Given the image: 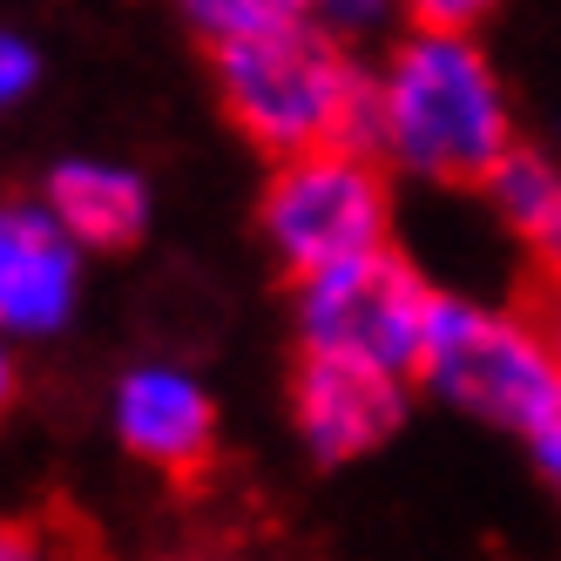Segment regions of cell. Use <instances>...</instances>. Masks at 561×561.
I'll return each instance as SVG.
<instances>
[{
	"mask_svg": "<svg viewBox=\"0 0 561 561\" xmlns=\"http://www.w3.org/2000/svg\"><path fill=\"white\" fill-rule=\"evenodd\" d=\"M358 142L426 190H480L520 142L514 95L473 27L407 21L366 61V123Z\"/></svg>",
	"mask_w": 561,
	"mask_h": 561,
	"instance_id": "6da1fadb",
	"label": "cell"
},
{
	"mask_svg": "<svg viewBox=\"0 0 561 561\" xmlns=\"http://www.w3.org/2000/svg\"><path fill=\"white\" fill-rule=\"evenodd\" d=\"M210 75H217V108L257 156L345 142L366 123V61L318 21L210 48Z\"/></svg>",
	"mask_w": 561,
	"mask_h": 561,
	"instance_id": "7a4b0ae2",
	"label": "cell"
},
{
	"mask_svg": "<svg viewBox=\"0 0 561 561\" xmlns=\"http://www.w3.org/2000/svg\"><path fill=\"white\" fill-rule=\"evenodd\" d=\"M413 386H426L439 407L467 413L473 426L528 439L535 420L561 399V345L535 311L473 291H433Z\"/></svg>",
	"mask_w": 561,
	"mask_h": 561,
	"instance_id": "3957f363",
	"label": "cell"
},
{
	"mask_svg": "<svg viewBox=\"0 0 561 561\" xmlns=\"http://www.w3.org/2000/svg\"><path fill=\"white\" fill-rule=\"evenodd\" d=\"M257 237L285 277L366 257L392 244V170L358 136L318 142L298 156H271L257 190Z\"/></svg>",
	"mask_w": 561,
	"mask_h": 561,
	"instance_id": "277c9868",
	"label": "cell"
},
{
	"mask_svg": "<svg viewBox=\"0 0 561 561\" xmlns=\"http://www.w3.org/2000/svg\"><path fill=\"white\" fill-rule=\"evenodd\" d=\"M426 318H433V285L392 244L291 277V339L298 352L318 358H352V366L413 379Z\"/></svg>",
	"mask_w": 561,
	"mask_h": 561,
	"instance_id": "5b68a950",
	"label": "cell"
},
{
	"mask_svg": "<svg viewBox=\"0 0 561 561\" xmlns=\"http://www.w3.org/2000/svg\"><path fill=\"white\" fill-rule=\"evenodd\" d=\"M108 433L136 467L163 473V480H196L217 460L224 439V413L210 379L183 366V358H129L108 386Z\"/></svg>",
	"mask_w": 561,
	"mask_h": 561,
	"instance_id": "8992f818",
	"label": "cell"
},
{
	"mask_svg": "<svg viewBox=\"0 0 561 561\" xmlns=\"http://www.w3.org/2000/svg\"><path fill=\"white\" fill-rule=\"evenodd\" d=\"M89 251L48 210V196H0V325L21 345H48L82 318Z\"/></svg>",
	"mask_w": 561,
	"mask_h": 561,
	"instance_id": "52a82bcc",
	"label": "cell"
},
{
	"mask_svg": "<svg viewBox=\"0 0 561 561\" xmlns=\"http://www.w3.org/2000/svg\"><path fill=\"white\" fill-rule=\"evenodd\" d=\"M407 392H413V379H399V373L298 352V373H291V433H298V447L318 467H352V460L379 454L386 439L407 426Z\"/></svg>",
	"mask_w": 561,
	"mask_h": 561,
	"instance_id": "ba28073f",
	"label": "cell"
},
{
	"mask_svg": "<svg viewBox=\"0 0 561 561\" xmlns=\"http://www.w3.org/2000/svg\"><path fill=\"white\" fill-rule=\"evenodd\" d=\"M48 210L75 230V244L89 257H123L136 251L149 224H156V190L136 163H115V156H61L42 176Z\"/></svg>",
	"mask_w": 561,
	"mask_h": 561,
	"instance_id": "9c48e42d",
	"label": "cell"
},
{
	"mask_svg": "<svg viewBox=\"0 0 561 561\" xmlns=\"http://www.w3.org/2000/svg\"><path fill=\"white\" fill-rule=\"evenodd\" d=\"M480 196H488V217L528 257H541V264L561 257V163H554L548 149L514 142L494 163V176L480 183Z\"/></svg>",
	"mask_w": 561,
	"mask_h": 561,
	"instance_id": "30bf717a",
	"label": "cell"
},
{
	"mask_svg": "<svg viewBox=\"0 0 561 561\" xmlns=\"http://www.w3.org/2000/svg\"><path fill=\"white\" fill-rule=\"evenodd\" d=\"M176 14L204 48H230V42H251V34L311 21V0H176Z\"/></svg>",
	"mask_w": 561,
	"mask_h": 561,
	"instance_id": "8fae6325",
	"label": "cell"
},
{
	"mask_svg": "<svg viewBox=\"0 0 561 561\" xmlns=\"http://www.w3.org/2000/svg\"><path fill=\"white\" fill-rule=\"evenodd\" d=\"M311 21L325 27V34H339L345 48H358V55H379L399 27H407V0H311Z\"/></svg>",
	"mask_w": 561,
	"mask_h": 561,
	"instance_id": "7c38bea8",
	"label": "cell"
},
{
	"mask_svg": "<svg viewBox=\"0 0 561 561\" xmlns=\"http://www.w3.org/2000/svg\"><path fill=\"white\" fill-rule=\"evenodd\" d=\"M42 89V48L21 27H0V115H14Z\"/></svg>",
	"mask_w": 561,
	"mask_h": 561,
	"instance_id": "4fadbf2b",
	"label": "cell"
},
{
	"mask_svg": "<svg viewBox=\"0 0 561 561\" xmlns=\"http://www.w3.org/2000/svg\"><path fill=\"white\" fill-rule=\"evenodd\" d=\"M520 447H528V460H535V473H541V488L561 501V399L535 420V433L520 439Z\"/></svg>",
	"mask_w": 561,
	"mask_h": 561,
	"instance_id": "5bb4252c",
	"label": "cell"
},
{
	"mask_svg": "<svg viewBox=\"0 0 561 561\" xmlns=\"http://www.w3.org/2000/svg\"><path fill=\"white\" fill-rule=\"evenodd\" d=\"M501 8V0H407V21H426V27H480Z\"/></svg>",
	"mask_w": 561,
	"mask_h": 561,
	"instance_id": "9a60e30c",
	"label": "cell"
},
{
	"mask_svg": "<svg viewBox=\"0 0 561 561\" xmlns=\"http://www.w3.org/2000/svg\"><path fill=\"white\" fill-rule=\"evenodd\" d=\"M14 399H21V339L0 325V420L14 413Z\"/></svg>",
	"mask_w": 561,
	"mask_h": 561,
	"instance_id": "2e32d148",
	"label": "cell"
},
{
	"mask_svg": "<svg viewBox=\"0 0 561 561\" xmlns=\"http://www.w3.org/2000/svg\"><path fill=\"white\" fill-rule=\"evenodd\" d=\"M27 554H42V541H34L21 520H0V561H27Z\"/></svg>",
	"mask_w": 561,
	"mask_h": 561,
	"instance_id": "e0dca14e",
	"label": "cell"
},
{
	"mask_svg": "<svg viewBox=\"0 0 561 561\" xmlns=\"http://www.w3.org/2000/svg\"><path fill=\"white\" fill-rule=\"evenodd\" d=\"M541 318H548V332H554V345H561V257L548 264V285H541Z\"/></svg>",
	"mask_w": 561,
	"mask_h": 561,
	"instance_id": "ac0fdd59",
	"label": "cell"
}]
</instances>
